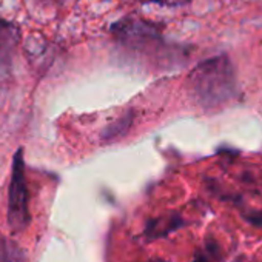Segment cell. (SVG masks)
I'll return each instance as SVG.
<instances>
[{
	"instance_id": "6da1fadb",
	"label": "cell",
	"mask_w": 262,
	"mask_h": 262,
	"mask_svg": "<svg viewBox=\"0 0 262 262\" xmlns=\"http://www.w3.org/2000/svg\"><path fill=\"white\" fill-rule=\"evenodd\" d=\"M187 90L205 110L219 108L233 100L237 85L230 57L222 54L199 63L187 79Z\"/></svg>"
},
{
	"instance_id": "7a4b0ae2",
	"label": "cell",
	"mask_w": 262,
	"mask_h": 262,
	"mask_svg": "<svg viewBox=\"0 0 262 262\" xmlns=\"http://www.w3.org/2000/svg\"><path fill=\"white\" fill-rule=\"evenodd\" d=\"M7 219H8V225L13 231H24L30 224L24 148H19L13 159V173H11L10 193H8Z\"/></svg>"
},
{
	"instance_id": "3957f363",
	"label": "cell",
	"mask_w": 262,
	"mask_h": 262,
	"mask_svg": "<svg viewBox=\"0 0 262 262\" xmlns=\"http://www.w3.org/2000/svg\"><path fill=\"white\" fill-rule=\"evenodd\" d=\"M111 31L119 42L133 50H147L162 40L161 33L155 25L135 17L119 20L113 25Z\"/></svg>"
},
{
	"instance_id": "277c9868",
	"label": "cell",
	"mask_w": 262,
	"mask_h": 262,
	"mask_svg": "<svg viewBox=\"0 0 262 262\" xmlns=\"http://www.w3.org/2000/svg\"><path fill=\"white\" fill-rule=\"evenodd\" d=\"M20 45V30L17 25L0 19V82L11 76L14 57Z\"/></svg>"
},
{
	"instance_id": "5b68a950",
	"label": "cell",
	"mask_w": 262,
	"mask_h": 262,
	"mask_svg": "<svg viewBox=\"0 0 262 262\" xmlns=\"http://www.w3.org/2000/svg\"><path fill=\"white\" fill-rule=\"evenodd\" d=\"M185 222L182 221V217L176 213H170L165 216H159L155 219H150L145 228V236L147 239L153 241V239H159V237H165L167 234L176 231L179 227H182Z\"/></svg>"
},
{
	"instance_id": "8992f818",
	"label": "cell",
	"mask_w": 262,
	"mask_h": 262,
	"mask_svg": "<svg viewBox=\"0 0 262 262\" xmlns=\"http://www.w3.org/2000/svg\"><path fill=\"white\" fill-rule=\"evenodd\" d=\"M0 262H27L24 248L5 234H0Z\"/></svg>"
},
{
	"instance_id": "52a82bcc",
	"label": "cell",
	"mask_w": 262,
	"mask_h": 262,
	"mask_svg": "<svg viewBox=\"0 0 262 262\" xmlns=\"http://www.w3.org/2000/svg\"><path fill=\"white\" fill-rule=\"evenodd\" d=\"M131 123H133V114L131 113H126L123 116H120L114 123H111L102 135V139L103 141H117V139H122L125 138V135L129 131L131 128Z\"/></svg>"
},
{
	"instance_id": "ba28073f",
	"label": "cell",
	"mask_w": 262,
	"mask_h": 262,
	"mask_svg": "<svg viewBox=\"0 0 262 262\" xmlns=\"http://www.w3.org/2000/svg\"><path fill=\"white\" fill-rule=\"evenodd\" d=\"M245 219L254 227H262V211H248L245 213Z\"/></svg>"
},
{
	"instance_id": "9c48e42d",
	"label": "cell",
	"mask_w": 262,
	"mask_h": 262,
	"mask_svg": "<svg viewBox=\"0 0 262 262\" xmlns=\"http://www.w3.org/2000/svg\"><path fill=\"white\" fill-rule=\"evenodd\" d=\"M147 2H155V4H164V5H182L187 0H147Z\"/></svg>"
},
{
	"instance_id": "30bf717a",
	"label": "cell",
	"mask_w": 262,
	"mask_h": 262,
	"mask_svg": "<svg viewBox=\"0 0 262 262\" xmlns=\"http://www.w3.org/2000/svg\"><path fill=\"white\" fill-rule=\"evenodd\" d=\"M193 262H208V259H207V256H205V254H198V256H196V259H194Z\"/></svg>"
},
{
	"instance_id": "8fae6325",
	"label": "cell",
	"mask_w": 262,
	"mask_h": 262,
	"mask_svg": "<svg viewBox=\"0 0 262 262\" xmlns=\"http://www.w3.org/2000/svg\"><path fill=\"white\" fill-rule=\"evenodd\" d=\"M42 2H59V0H42Z\"/></svg>"
},
{
	"instance_id": "7c38bea8",
	"label": "cell",
	"mask_w": 262,
	"mask_h": 262,
	"mask_svg": "<svg viewBox=\"0 0 262 262\" xmlns=\"http://www.w3.org/2000/svg\"><path fill=\"white\" fill-rule=\"evenodd\" d=\"M155 262H165V260H155Z\"/></svg>"
}]
</instances>
